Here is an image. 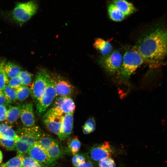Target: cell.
Here are the masks:
<instances>
[{"mask_svg": "<svg viewBox=\"0 0 167 167\" xmlns=\"http://www.w3.org/2000/svg\"><path fill=\"white\" fill-rule=\"evenodd\" d=\"M73 113L64 115L62 118L60 135L58 137L61 140H64L71 134L74 122Z\"/></svg>", "mask_w": 167, "mask_h": 167, "instance_id": "cell-14", "label": "cell"}, {"mask_svg": "<svg viewBox=\"0 0 167 167\" xmlns=\"http://www.w3.org/2000/svg\"><path fill=\"white\" fill-rule=\"evenodd\" d=\"M68 145L71 152L75 155L79 150L81 143L77 137L75 136L69 139L68 142Z\"/></svg>", "mask_w": 167, "mask_h": 167, "instance_id": "cell-25", "label": "cell"}, {"mask_svg": "<svg viewBox=\"0 0 167 167\" xmlns=\"http://www.w3.org/2000/svg\"><path fill=\"white\" fill-rule=\"evenodd\" d=\"M8 79L3 67L0 70V91H3L6 85L8 84Z\"/></svg>", "mask_w": 167, "mask_h": 167, "instance_id": "cell-30", "label": "cell"}, {"mask_svg": "<svg viewBox=\"0 0 167 167\" xmlns=\"http://www.w3.org/2000/svg\"><path fill=\"white\" fill-rule=\"evenodd\" d=\"M38 9V4L34 0L18 2L12 11V16L15 21L23 23L29 20L34 15Z\"/></svg>", "mask_w": 167, "mask_h": 167, "instance_id": "cell-3", "label": "cell"}, {"mask_svg": "<svg viewBox=\"0 0 167 167\" xmlns=\"http://www.w3.org/2000/svg\"><path fill=\"white\" fill-rule=\"evenodd\" d=\"M93 45L96 49L104 56L109 54L112 49V46L110 43L101 38L96 39Z\"/></svg>", "mask_w": 167, "mask_h": 167, "instance_id": "cell-17", "label": "cell"}, {"mask_svg": "<svg viewBox=\"0 0 167 167\" xmlns=\"http://www.w3.org/2000/svg\"><path fill=\"white\" fill-rule=\"evenodd\" d=\"M3 69L9 79L19 75L21 71V68L19 65L10 62L5 64Z\"/></svg>", "mask_w": 167, "mask_h": 167, "instance_id": "cell-19", "label": "cell"}, {"mask_svg": "<svg viewBox=\"0 0 167 167\" xmlns=\"http://www.w3.org/2000/svg\"><path fill=\"white\" fill-rule=\"evenodd\" d=\"M19 75L22 80V85L28 86L31 85L32 76L30 73L27 71H21Z\"/></svg>", "mask_w": 167, "mask_h": 167, "instance_id": "cell-29", "label": "cell"}, {"mask_svg": "<svg viewBox=\"0 0 167 167\" xmlns=\"http://www.w3.org/2000/svg\"><path fill=\"white\" fill-rule=\"evenodd\" d=\"M31 145L19 139L16 140V150L18 154L23 155L28 153Z\"/></svg>", "mask_w": 167, "mask_h": 167, "instance_id": "cell-26", "label": "cell"}, {"mask_svg": "<svg viewBox=\"0 0 167 167\" xmlns=\"http://www.w3.org/2000/svg\"><path fill=\"white\" fill-rule=\"evenodd\" d=\"M1 167H13L11 166H8L6 165L5 163L1 165Z\"/></svg>", "mask_w": 167, "mask_h": 167, "instance_id": "cell-43", "label": "cell"}, {"mask_svg": "<svg viewBox=\"0 0 167 167\" xmlns=\"http://www.w3.org/2000/svg\"><path fill=\"white\" fill-rule=\"evenodd\" d=\"M20 117L24 127L35 126V114L31 103L26 102L21 105Z\"/></svg>", "mask_w": 167, "mask_h": 167, "instance_id": "cell-12", "label": "cell"}, {"mask_svg": "<svg viewBox=\"0 0 167 167\" xmlns=\"http://www.w3.org/2000/svg\"><path fill=\"white\" fill-rule=\"evenodd\" d=\"M112 152L109 143L105 142L93 147L91 148L90 153L91 158L93 160L100 161L103 159L110 157Z\"/></svg>", "mask_w": 167, "mask_h": 167, "instance_id": "cell-11", "label": "cell"}, {"mask_svg": "<svg viewBox=\"0 0 167 167\" xmlns=\"http://www.w3.org/2000/svg\"><path fill=\"white\" fill-rule=\"evenodd\" d=\"M28 153L30 156L42 165L50 164L46 151L37 142L31 146Z\"/></svg>", "mask_w": 167, "mask_h": 167, "instance_id": "cell-13", "label": "cell"}, {"mask_svg": "<svg viewBox=\"0 0 167 167\" xmlns=\"http://www.w3.org/2000/svg\"><path fill=\"white\" fill-rule=\"evenodd\" d=\"M7 110L6 107L0 106V122L5 121Z\"/></svg>", "mask_w": 167, "mask_h": 167, "instance_id": "cell-37", "label": "cell"}, {"mask_svg": "<svg viewBox=\"0 0 167 167\" xmlns=\"http://www.w3.org/2000/svg\"><path fill=\"white\" fill-rule=\"evenodd\" d=\"M45 167H46V166H45Z\"/></svg>", "mask_w": 167, "mask_h": 167, "instance_id": "cell-44", "label": "cell"}, {"mask_svg": "<svg viewBox=\"0 0 167 167\" xmlns=\"http://www.w3.org/2000/svg\"><path fill=\"white\" fill-rule=\"evenodd\" d=\"M77 167H94V166L91 163L85 161Z\"/></svg>", "mask_w": 167, "mask_h": 167, "instance_id": "cell-38", "label": "cell"}, {"mask_svg": "<svg viewBox=\"0 0 167 167\" xmlns=\"http://www.w3.org/2000/svg\"><path fill=\"white\" fill-rule=\"evenodd\" d=\"M51 107L63 115L74 113V102L70 96H56Z\"/></svg>", "mask_w": 167, "mask_h": 167, "instance_id": "cell-10", "label": "cell"}, {"mask_svg": "<svg viewBox=\"0 0 167 167\" xmlns=\"http://www.w3.org/2000/svg\"><path fill=\"white\" fill-rule=\"evenodd\" d=\"M43 133L39 127L34 126L20 128L18 130L17 134L20 139L32 146L37 141Z\"/></svg>", "mask_w": 167, "mask_h": 167, "instance_id": "cell-8", "label": "cell"}, {"mask_svg": "<svg viewBox=\"0 0 167 167\" xmlns=\"http://www.w3.org/2000/svg\"><path fill=\"white\" fill-rule=\"evenodd\" d=\"M108 11L110 18L114 21H121L126 17L113 3H111L109 5Z\"/></svg>", "mask_w": 167, "mask_h": 167, "instance_id": "cell-21", "label": "cell"}, {"mask_svg": "<svg viewBox=\"0 0 167 167\" xmlns=\"http://www.w3.org/2000/svg\"><path fill=\"white\" fill-rule=\"evenodd\" d=\"M3 92L9 104L15 102L17 100L15 89L8 84L5 87Z\"/></svg>", "mask_w": 167, "mask_h": 167, "instance_id": "cell-24", "label": "cell"}, {"mask_svg": "<svg viewBox=\"0 0 167 167\" xmlns=\"http://www.w3.org/2000/svg\"><path fill=\"white\" fill-rule=\"evenodd\" d=\"M46 166L42 165L39 163H37L33 167H45Z\"/></svg>", "mask_w": 167, "mask_h": 167, "instance_id": "cell-41", "label": "cell"}, {"mask_svg": "<svg viewBox=\"0 0 167 167\" xmlns=\"http://www.w3.org/2000/svg\"><path fill=\"white\" fill-rule=\"evenodd\" d=\"M21 105L11 106L7 109L5 120L6 124H12L20 117Z\"/></svg>", "mask_w": 167, "mask_h": 167, "instance_id": "cell-16", "label": "cell"}, {"mask_svg": "<svg viewBox=\"0 0 167 167\" xmlns=\"http://www.w3.org/2000/svg\"><path fill=\"white\" fill-rule=\"evenodd\" d=\"M2 154L1 151L0 150V164L2 161Z\"/></svg>", "mask_w": 167, "mask_h": 167, "instance_id": "cell-42", "label": "cell"}, {"mask_svg": "<svg viewBox=\"0 0 167 167\" xmlns=\"http://www.w3.org/2000/svg\"><path fill=\"white\" fill-rule=\"evenodd\" d=\"M16 140L13 139H0V144L4 148L9 151L16 150Z\"/></svg>", "mask_w": 167, "mask_h": 167, "instance_id": "cell-28", "label": "cell"}, {"mask_svg": "<svg viewBox=\"0 0 167 167\" xmlns=\"http://www.w3.org/2000/svg\"><path fill=\"white\" fill-rule=\"evenodd\" d=\"M0 139L17 140L19 139L17 133L6 124H0Z\"/></svg>", "mask_w": 167, "mask_h": 167, "instance_id": "cell-18", "label": "cell"}, {"mask_svg": "<svg viewBox=\"0 0 167 167\" xmlns=\"http://www.w3.org/2000/svg\"><path fill=\"white\" fill-rule=\"evenodd\" d=\"M9 104L3 91H0V106H6Z\"/></svg>", "mask_w": 167, "mask_h": 167, "instance_id": "cell-36", "label": "cell"}, {"mask_svg": "<svg viewBox=\"0 0 167 167\" xmlns=\"http://www.w3.org/2000/svg\"><path fill=\"white\" fill-rule=\"evenodd\" d=\"M85 161L84 157L80 155L75 154L72 159L73 164L75 167H78Z\"/></svg>", "mask_w": 167, "mask_h": 167, "instance_id": "cell-34", "label": "cell"}, {"mask_svg": "<svg viewBox=\"0 0 167 167\" xmlns=\"http://www.w3.org/2000/svg\"><path fill=\"white\" fill-rule=\"evenodd\" d=\"M83 132L85 134H88L91 132L90 130L85 125L83 126Z\"/></svg>", "mask_w": 167, "mask_h": 167, "instance_id": "cell-39", "label": "cell"}, {"mask_svg": "<svg viewBox=\"0 0 167 167\" xmlns=\"http://www.w3.org/2000/svg\"><path fill=\"white\" fill-rule=\"evenodd\" d=\"M38 163L29 156L24 157L22 167H33Z\"/></svg>", "mask_w": 167, "mask_h": 167, "instance_id": "cell-33", "label": "cell"}, {"mask_svg": "<svg viewBox=\"0 0 167 167\" xmlns=\"http://www.w3.org/2000/svg\"><path fill=\"white\" fill-rule=\"evenodd\" d=\"M5 64L4 61L0 60V70L3 67Z\"/></svg>", "mask_w": 167, "mask_h": 167, "instance_id": "cell-40", "label": "cell"}, {"mask_svg": "<svg viewBox=\"0 0 167 167\" xmlns=\"http://www.w3.org/2000/svg\"><path fill=\"white\" fill-rule=\"evenodd\" d=\"M56 97L54 84L50 75L48 73L46 88L40 99L36 104V112L38 116H41L45 112Z\"/></svg>", "mask_w": 167, "mask_h": 167, "instance_id": "cell-4", "label": "cell"}, {"mask_svg": "<svg viewBox=\"0 0 167 167\" xmlns=\"http://www.w3.org/2000/svg\"><path fill=\"white\" fill-rule=\"evenodd\" d=\"M50 164L55 162L61 156V152L58 142L56 141L53 144L46 150Z\"/></svg>", "mask_w": 167, "mask_h": 167, "instance_id": "cell-20", "label": "cell"}, {"mask_svg": "<svg viewBox=\"0 0 167 167\" xmlns=\"http://www.w3.org/2000/svg\"><path fill=\"white\" fill-rule=\"evenodd\" d=\"M63 115L50 108L44 114L42 118L43 123L46 127L58 137L60 135Z\"/></svg>", "mask_w": 167, "mask_h": 167, "instance_id": "cell-5", "label": "cell"}, {"mask_svg": "<svg viewBox=\"0 0 167 167\" xmlns=\"http://www.w3.org/2000/svg\"><path fill=\"white\" fill-rule=\"evenodd\" d=\"M10 86L16 89L22 85V81L19 75L8 79V84Z\"/></svg>", "mask_w": 167, "mask_h": 167, "instance_id": "cell-31", "label": "cell"}, {"mask_svg": "<svg viewBox=\"0 0 167 167\" xmlns=\"http://www.w3.org/2000/svg\"><path fill=\"white\" fill-rule=\"evenodd\" d=\"M122 61V57L121 54L117 51H115L102 58L100 62L108 73L113 74L118 71Z\"/></svg>", "mask_w": 167, "mask_h": 167, "instance_id": "cell-7", "label": "cell"}, {"mask_svg": "<svg viewBox=\"0 0 167 167\" xmlns=\"http://www.w3.org/2000/svg\"><path fill=\"white\" fill-rule=\"evenodd\" d=\"M56 141L49 135L43 133L37 142L46 151Z\"/></svg>", "mask_w": 167, "mask_h": 167, "instance_id": "cell-22", "label": "cell"}, {"mask_svg": "<svg viewBox=\"0 0 167 167\" xmlns=\"http://www.w3.org/2000/svg\"><path fill=\"white\" fill-rule=\"evenodd\" d=\"M17 100L22 101L26 99L30 94V88L22 85L15 89Z\"/></svg>", "mask_w": 167, "mask_h": 167, "instance_id": "cell-23", "label": "cell"}, {"mask_svg": "<svg viewBox=\"0 0 167 167\" xmlns=\"http://www.w3.org/2000/svg\"><path fill=\"white\" fill-rule=\"evenodd\" d=\"M112 2L126 16L136 11L133 4L126 0H112Z\"/></svg>", "mask_w": 167, "mask_h": 167, "instance_id": "cell-15", "label": "cell"}, {"mask_svg": "<svg viewBox=\"0 0 167 167\" xmlns=\"http://www.w3.org/2000/svg\"><path fill=\"white\" fill-rule=\"evenodd\" d=\"M24 156L18 154L16 156L11 158L5 164L8 166L13 167H22Z\"/></svg>", "mask_w": 167, "mask_h": 167, "instance_id": "cell-27", "label": "cell"}, {"mask_svg": "<svg viewBox=\"0 0 167 167\" xmlns=\"http://www.w3.org/2000/svg\"><path fill=\"white\" fill-rule=\"evenodd\" d=\"M54 85L56 96H70L74 92V88L68 80L58 75H51Z\"/></svg>", "mask_w": 167, "mask_h": 167, "instance_id": "cell-9", "label": "cell"}, {"mask_svg": "<svg viewBox=\"0 0 167 167\" xmlns=\"http://www.w3.org/2000/svg\"><path fill=\"white\" fill-rule=\"evenodd\" d=\"M48 73L41 71L36 75L34 81L31 85L30 95L36 104L43 94L47 86Z\"/></svg>", "mask_w": 167, "mask_h": 167, "instance_id": "cell-6", "label": "cell"}, {"mask_svg": "<svg viewBox=\"0 0 167 167\" xmlns=\"http://www.w3.org/2000/svg\"><path fill=\"white\" fill-rule=\"evenodd\" d=\"M84 125L90 130L91 132H93L96 128V123L94 118L92 117L88 118Z\"/></svg>", "mask_w": 167, "mask_h": 167, "instance_id": "cell-35", "label": "cell"}, {"mask_svg": "<svg viewBox=\"0 0 167 167\" xmlns=\"http://www.w3.org/2000/svg\"><path fill=\"white\" fill-rule=\"evenodd\" d=\"M99 167H115L114 161L110 157L103 159L99 161Z\"/></svg>", "mask_w": 167, "mask_h": 167, "instance_id": "cell-32", "label": "cell"}, {"mask_svg": "<svg viewBox=\"0 0 167 167\" xmlns=\"http://www.w3.org/2000/svg\"><path fill=\"white\" fill-rule=\"evenodd\" d=\"M167 37L166 29L157 28L141 38L135 47L144 61L157 62L166 55Z\"/></svg>", "mask_w": 167, "mask_h": 167, "instance_id": "cell-1", "label": "cell"}, {"mask_svg": "<svg viewBox=\"0 0 167 167\" xmlns=\"http://www.w3.org/2000/svg\"><path fill=\"white\" fill-rule=\"evenodd\" d=\"M144 61L136 47L126 51L124 54L121 66L118 71L119 77L124 80L128 79Z\"/></svg>", "mask_w": 167, "mask_h": 167, "instance_id": "cell-2", "label": "cell"}]
</instances>
